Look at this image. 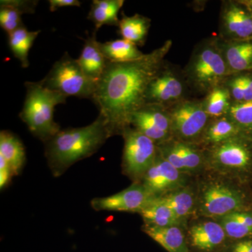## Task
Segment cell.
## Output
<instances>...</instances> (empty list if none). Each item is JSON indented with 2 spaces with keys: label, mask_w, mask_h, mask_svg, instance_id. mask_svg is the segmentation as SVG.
<instances>
[{
  "label": "cell",
  "mask_w": 252,
  "mask_h": 252,
  "mask_svg": "<svg viewBox=\"0 0 252 252\" xmlns=\"http://www.w3.org/2000/svg\"><path fill=\"white\" fill-rule=\"evenodd\" d=\"M25 86L26 99L19 117L30 132L44 144L61 130L54 121V109L58 104L65 103L67 97L46 89L41 81H27Z\"/></svg>",
  "instance_id": "277c9868"
},
{
  "label": "cell",
  "mask_w": 252,
  "mask_h": 252,
  "mask_svg": "<svg viewBox=\"0 0 252 252\" xmlns=\"http://www.w3.org/2000/svg\"><path fill=\"white\" fill-rule=\"evenodd\" d=\"M182 72L189 89L199 94L206 95L220 85L230 73L218 36H211L198 43Z\"/></svg>",
  "instance_id": "3957f363"
},
{
  "label": "cell",
  "mask_w": 252,
  "mask_h": 252,
  "mask_svg": "<svg viewBox=\"0 0 252 252\" xmlns=\"http://www.w3.org/2000/svg\"><path fill=\"white\" fill-rule=\"evenodd\" d=\"M110 137L105 119L100 114L90 125L60 130L44 143L53 176L61 177L76 162L94 155Z\"/></svg>",
  "instance_id": "7a4b0ae2"
},
{
  "label": "cell",
  "mask_w": 252,
  "mask_h": 252,
  "mask_svg": "<svg viewBox=\"0 0 252 252\" xmlns=\"http://www.w3.org/2000/svg\"><path fill=\"white\" fill-rule=\"evenodd\" d=\"M50 11H56L60 8L65 7V6H79L81 2L78 0H49Z\"/></svg>",
  "instance_id": "d590c367"
},
{
  "label": "cell",
  "mask_w": 252,
  "mask_h": 252,
  "mask_svg": "<svg viewBox=\"0 0 252 252\" xmlns=\"http://www.w3.org/2000/svg\"><path fill=\"white\" fill-rule=\"evenodd\" d=\"M167 109L171 120L172 137L189 143H199L211 119L203 99L186 98Z\"/></svg>",
  "instance_id": "8992f818"
},
{
  "label": "cell",
  "mask_w": 252,
  "mask_h": 252,
  "mask_svg": "<svg viewBox=\"0 0 252 252\" xmlns=\"http://www.w3.org/2000/svg\"><path fill=\"white\" fill-rule=\"evenodd\" d=\"M219 43L230 74L252 72V39Z\"/></svg>",
  "instance_id": "9a60e30c"
},
{
  "label": "cell",
  "mask_w": 252,
  "mask_h": 252,
  "mask_svg": "<svg viewBox=\"0 0 252 252\" xmlns=\"http://www.w3.org/2000/svg\"><path fill=\"white\" fill-rule=\"evenodd\" d=\"M242 136L246 135L229 117L224 116L210 119L199 143L210 147Z\"/></svg>",
  "instance_id": "e0dca14e"
},
{
  "label": "cell",
  "mask_w": 252,
  "mask_h": 252,
  "mask_svg": "<svg viewBox=\"0 0 252 252\" xmlns=\"http://www.w3.org/2000/svg\"><path fill=\"white\" fill-rule=\"evenodd\" d=\"M128 123L157 145L172 138L171 120L163 106L146 104L131 114Z\"/></svg>",
  "instance_id": "30bf717a"
},
{
  "label": "cell",
  "mask_w": 252,
  "mask_h": 252,
  "mask_svg": "<svg viewBox=\"0 0 252 252\" xmlns=\"http://www.w3.org/2000/svg\"><path fill=\"white\" fill-rule=\"evenodd\" d=\"M140 214L146 224L154 226H176L180 220L160 197L154 198Z\"/></svg>",
  "instance_id": "cb8c5ba5"
},
{
  "label": "cell",
  "mask_w": 252,
  "mask_h": 252,
  "mask_svg": "<svg viewBox=\"0 0 252 252\" xmlns=\"http://www.w3.org/2000/svg\"><path fill=\"white\" fill-rule=\"evenodd\" d=\"M0 157L9 163L14 176L20 175L26 160V150L19 137L10 131L0 132Z\"/></svg>",
  "instance_id": "d6986e66"
},
{
  "label": "cell",
  "mask_w": 252,
  "mask_h": 252,
  "mask_svg": "<svg viewBox=\"0 0 252 252\" xmlns=\"http://www.w3.org/2000/svg\"><path fill=\"white\" fill-rule=\"evenodd\" d=\"M8 4L19 10L23 14H34L38 1L31 0H5Z\"/></svg>",
  "instance_id": "d6a6232c"
},
{
  "label": "cell",
  "mask_w": 252,
  "mask_h": 252,
  "mask_svg": "<svg viewBox=\"0 0 252 252\" xmlns=\"http://www.w3.org/2000/svg\"><path fill=\"white\" fill-rule=\"evenodd\" d=\"M226 116L245 135L252 138V100L233 103Z\"/></svg>",
  "instance_id": "f546056e"
},
{
  "label": "cell",
  "mask_w": 252,
  "mask_h": 252,
  "mask_svg": "<svg viewBox=\"0 0 252 252\" xmlns=\"http://www.w3.org/2000/svg\"><path fill=\"white\" fill-rule=\"evenodd\" d=\"M118 27L123 39L130 41L137 46H142L148 35L151 19L137 14L132 16L123 14Z\"/></svg>",
  "instance_id": "7402d4cb"
},
{
  "label": "cell",
  "mask_w": 252,
  "mask_h": 252,
  "mask_svg": "<svg viewBox=\"0 0 252 252\" xmlns=\"http://www.w3.org/2000/svg\"><path fill=\"white\" fill-rule=\"evenodd\" d=\"M156 196L144 187L142 184L135 183L112 195L94 198L91 206L94 211L140 212Z\"/></svg>",
  "instance_id": "7c38bea8"
},
{
  "label": "cell",
  "mask_w": 252,
  "mask_h": 252,
  "mask_svg": "<svg viewBox=\"0 0 252 252\" xmlns=\"http://www.w3.org/2000/svg\"><path fill=\"white\" fill-rule=\"evenodd\" d=\"M40 32V31H29L23 26L8 34L10 49L23 67L26 68L29 66L28 54Z\"/></svg>",
  "instance_id": "d4e9b609"
},
{
  "label": "cell",
  "mask_w": 252,
  "mask_h": 252,
  "mask_svg": "<svg viewBox=\"0 0 252 252\" xmlns=\"http://www.w3.org/2000/svg\"><path fill=\"white\" fill-rule=\"evenodd\" d=\"M225 232L220 223L204 222L193 225L190 231L192 245L202 251H211L225 240Z\"/></svg>",
  "instance_id": "ac0fdd59"
},
{
  "label": "cell",
  "mask_w": 252,
  "mask_h": 252,
  "mask_svg": "<svg viewBox=\"0 0 252 252\" xmlns=\"http://www.w3.org/2000/svg\"><path fill=\"white\" fill-rule=\"evenodd\" d=\"M22 13L5 0L0 1V26L8 34L24 26L22 22Z\"/></svg>",
  "instance_id": "4dcf8cb0"
},
{
  "label": "cell",
  "mask_w": 252,
  "mask_h": 252,
  "mask_svg": "<svg viewBox=\"0 0 252 252\" xmlns=\"http://www.w3.org/2000/svg\"><path fill=\"white\" fill-rule=\"evenodd\" d=\"M42 85L69 97L93 99L97 84L90 80L83 72L77 59L67 52L56 61L42 80Z\"/></svg>",
  "instance_id": "5b68a950"
},
{
  "label": "cell",
  "mask_w": 252,
  "mask_h": 252,
  "mask_svg": "<svg viewBox=\"0 0 252 252\" xmlns=\"http://www.w3.org/2000/svg\"><path fill=\"white\" fill-rule=\"evenodd\" d=\"M167 142L180 158L185 170H195L203 164L205 154L196 144L182 142L173 137Z\"/></svg>",
  "instance_id": "83f0119b"
},
{
  "label": "cell",
  "mask_w": 252,
  "mask_h": 252,
  "mask_svg": "<svg viewBox=\"0 0 252 252\" xmlns=\"http://www.w3.org/2000/svg\"><path fill=\"white\" fill-rule=\"evenodd\" d=\"M222 84L229 93L233 103L245 102V91L240 73L229 74Z\"/></svg>",
  "instance_id": "1f68e13d"
},
{
  "label": "cell",
  "mask_w": 252,
  "mask_h": 252,
  "mask_svg": "<svg viewBox=\"0 0 252 252\" xmlns=\"http://www.w3.org/2000/svg\"><path fill=\"white\" fill-rule=\"evenodd\" d=\"M233 252H252V240L239 242L233 248Z\"/></svg>",
  "instance_id": "8d00e7d4"
},
{
  "label": "cell",
  "mask_w": 252,
  "mask_h": 252,
  "mask_svg": "<svg viewBox=\"0 0 252 252\" xmlns=\"http://www.w3.org/2000/svg\"><path fill=\"white\" fill-rule=\"evenodd\" d=\"M97 32L94 30L92 35L86 39L80 56L77 59L86 77L96 84L102 77L108 61L99 49V41L96 39Z\"/></svg>",
  "instance_id": "2e32d148"
},
{
  "label": "cell",
  "mask_w": 252,
  "mask_h": 252,
  "mask_svg": "<svg viewBox=\"0 0 252 252\" xmlns=\"http://www.w3.org/2000/svg\"><path fill=\"white\" fill-rule=\"evenodd\" d=\"M160 198L171 209L179 220L188 216L193 209V195L188 190H177Z\"/></svg>",
  "instance_id": "f1b7e54d"
},
{
  "label": "cell",
  "mask_w": 252,
  "mask_h": 252,
  "mask_svg": "<svg viewBox=\"0 0 252 252\" xmlns=\"http://www.w3.org/2000/svg\"><path fill=\"white\" fill-rule=\"evenodd\" d=\"M122 135L124 139L123 171L132 180L142 181L157 158V144L131 126L126 127Z\"/></svg>",
  "instance_id": "52a82bcc"
},
{
  "label": "cell",
  "mask_w": 252,
  "mask_h": 252,
  "mask_svg": "<svg viewBox=\"0 0 252 252\" xmlns=\"http://www.w3.org/2000/svg\"><path fill=\"white\" fill-rule=\"evenodd\" d=\"M209 160L225 170H245L252 165V138L242 136L210 147Z\"/></svg>",
  "instance_id": "8fae6325"
},
{
  "label": "cell",
  "mask_w": 252,
  "mask_h": 252,
  "mask_svg": "<svg viewBox=\"0 0 252 252\" xmlns=\"http://www.w3.org/2000/svg\"><path fill=\"white\" fill-rule=\"evenodd\" d=\"M245 91V102L252 100V72L240 73Z\"/></svg>",
  "instance_id": "e575fe53"
},
{
  "label": "cell",
  "mask_w": 252,
  "mask_h": 252,
  "mask_svg": "<svg viewBox=\"0 0 252 252\" xmlns=\"http://www.w3.org/2000/svg\"><path fill=\"white\" fill-rule=\"evenodd\" d=\"M14 177L12 169L2 157H0V189L3 190L9 185Z\"/></svg>",
  "instance_id": "836d02e7"
},
{
  "label": "cell",
  "mask_w": 252,
  "mask_h": 252,
  "mask_svg": "<svg viewBox=\"0 0 252 252\" xmlns=\"http://www.w3.org/2000/svg\"><path fill=\"white\" fill-rule=\"evenodd\" d=\"M172 46V41L167 40L135 61H107L92 100L105 119L112 137L122 135L130 126L131 114L145 105L148 86L166 63L165 58Z\"/></svg>",
  "instance_id": "6da1fadb"
},
{
  "label": "cell",
  "mask_w": 252,
  "mask_h": 252,
  "mask_svg": "<svg viewBox=\"0 0 252 252\" xmlns=\"http://www.w3.org/2000/svg\"><path fill=\"white\" fill-rule=\"evenodd\" d=\"M189 89L182 71L166 62L150 83L146 93V104L168 107L186 98Z\"/></svg>",
  "instance_id": "ba28073f"
},
{
  "label": "cell",
  "mask_w": 252,
  "mask_h": 252,
  "mask_svg": "<svg viewBox=\"0 0 252 252\" xmlns=\"http://www.w3.org/2000/svg\"><path fill=\"white\" fill-rule=\"evenodd\" d=\"M99 47L105 59L112 63L129 62L144 55L138 46L124 39L99 42Z\"/></svg>",
  "instance_id": "603a6c76"
},
{
  "label": "cell",
  "mask_w": 252,
  "mask_h": 252,
  "mask_svg": "<svg viewBox=\"0 0 252 252\" xmlns=\"http://www.w3.org/2000/svg\"><path fill=\"white\" fill-rule=\"evenodd\" d=\"M220 225L230 238L242 239L252 235V215L237 212L222 217Z\"/></svg>",
  "instance_id": "4316f807"
},
{
  "label": "cell",
  "mask_w": 252,
  "mask_h": 252,
  "mask_svg": "<svg viewBox=\"0 0 252 252\" xmlns=\"http://www.w3.org/2000/svg\"><path fill=\"white\" fill-rule=\"evenodd\" d=\"M124 3V0H94L88 19L94 23L97 31L103 26H119L118 14Z\"/></svg>",
  "instance_id": "44dd1931"
},
{
  "label": "cell",
  "mask_w": 252,
  "mask_h": 252,
  "mask_svg": "<svg viewBox=\"0 0 252 252\" xmlns=\"http://www.w3.org/2000/svg\"><path fill=\"white\" fill-rule=\"evenodd\" d=\"M217 36L226 41L252 39V14L244 1H222Z\"/></svg>",
  "instance_id": "9c48e42d"
},
{
  "label": "cell",
  "mask_w": 252,
  "mask_h": 252,
  "mask_svg": "<svg viewBox=\"0 0 252 252\" xmlns=\"http://www.w3.org/2000/svg\"><path fill=\"white\" fill-rule=\"evenodd\" d=\"M243 207V198L240 193L221 184L208 186L204 190L200 202V211L205 216L211 217L222 218L241 212Z\"/></svg>",
  "instance_id": "4fadbf2b"
},
{
  "label": "cell",
  "mask_w": 252,
  "mask_h": 252,
  "mask_svg": "<svg viewBox=\"0 0 252 252\" xmlns=\"http://www.w3.org/2000/svg\"><path fill=\"white\" fill-rule=\"evenodd\" d=\"M180 181V170L164 159L158 152L155 161L146 172L141 183L154 196L160 197L178 185Z\"/></svg>",
  "instance_id": "5bb4252c"
},
{
  "label": "cell",
  "mask_w": 252,
  "mask_h": 252,
  "mask_svg": "<svg viewBox=\"0 0 252 252\" xmlns=\"http://www.w3.org/2000/svg\"><path fill=\"white\" fill-rule=\"evenodd\" d=\"M144 231L168 252H189L185 236L177 226L144 225Z\"/></svg>",
  "instance_id": "ffe728a7"
},
{
  "label": "cell",
  "mask_w": 252,
  "mask_h": 252,
  "mask_svg": "<svg viewBox=\"0 0 252 252\" xmlns=\"http://www.w3.org/2000/svg\"><path fill=\"white\" fill-rule=\"evenodd\" d=\"M203 102L210 119L226 116L233 104L229 93L222 84L209 92L203 99Z\"/></svg>",
  "instance_id": "484cf974"
},
{
  "label": "cell",
  "mask_w": 252,
  "mask_h": 252,
  "mask_svg": "<svg viewBox=\"0 0 252 252\" xmlns=\"http://www.w3.org/2000/svg\"><path fill=\"white\" fill-rule=\"evenodd\" d=\"M244 2L245 3L250 9V11H251L252 14V0H243Z\"/></svg>",
  "instance_id": "74e56055"
}]
</instances>
